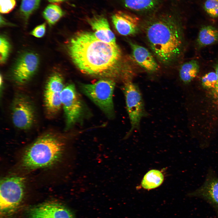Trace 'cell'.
I'll return each instance as SVG.
<instances>
[{
	"mask_svg": "<svg viewBox=\"0 0 218 218\" xmlns=\"http://www.w3.org/2000/svg\"><path fill=\"white\" fill-rule=\"evenodd\" d=\"M68 48L73 62L82 73L102 79L112 80L118 76L121 55L117 44L103 42L93 32L82 31L71 39Z\"/></svg>",
	"mask_w": 218,
	"mask_h": 218,
	"instance_id": "1",
	"label": "cell"
},
{
	"mask_svg": "<svg viewBox=\"0 0 218 218\" xmlns=\"http://www.w3.org/2000/svg\"><path fill=\"white\" fill-rule=\"evenodd\" d=\"M144 32L150 49L162 63H172L181 54L183 45V31L175 19L164 17L154 20L146 25Z\"/></svg>",
	"mask_w": 218,
	"mask_h": 218,
	"instance_id": "2",
	"label": "cell"
},
{
	"mask_svg": "<svg viewBox=\"0 0 218 218\" xmlns=\"http://www.w3.org/2000/svg\"><path fill=\"white\" fill-rule=\"evenodd\" d=\"M63 144L56 135L49 134L38 139L25 150L22 158L24 167L31 169L52 165L61 156Z\"/></svg>",
	"mask_w": 218,
	"mask_h": 218,
	"instance_id": "3",
	"label": "cell"
},
{
	"mask_svg": "<svg viewBox=\"0 0 218 218\" xmlns=\"http://www.w3.org/2000/svg\"><path fill=\"white\" fill-rule=\"evenodd\" d=\"M115 82L112 79H101L93 84H82V92L93 102L110 118L114 117L113 94Z\"/></svg>",
	"mask_w": 218,
	"mask_h": 218,
	"instance_id": "4",
	"label": "cell"
},
{
	"mask_svg": "<svg viewBox=\"0 0 218 218\" xmlns=\"http://www.w3.org/2000/svg\"><path fill=\"white\" fill-rule=\"evenodd\" d=\"M126 107L131 124L128 135L138 129L141 119L147 115L140 90L135 84L129 81L125 82L122 89Z\"/></svg>",
	"mask_w": 218,
	"mask_h": 218,
	"instance_id": "5",
	"label": "cell"
},
{
	"mask_svg": "<svg viewBox=\"0 0 218 218\" xmlns=\"http://www.w3.org/2000/svg\"><path fill=\"white\" fill-rule=\"evenodd\" d=\"M24 181L20 177L5 178L1 181L0 206L1 211L6 212L16 207L24 195Z\"/></svg>",
	"mask_w": 218,
	"mask_h": 218,
	"instance_id": "6",
	"label": "cell"
},
{
	"mask_svg": "<svg viewBox=\"0 0 218 218\" xmlns=\"http://www.w3.org/2000/svg\"><path fill=\"white\" fill-rule=\"evenodd\" d=\"M61 98L66 119V128H70L79 121L84 113L82 102L74 85L69 84L61 92Z\"/></svg>",
	"mask_w": 218,
	"mask_h": 218,
	"instance_id": "7",
	"label": "cell"
},
{
	"mask_svg": "<svg viewBox=\"0 0 218 218\" xmlns=\"http://www.w3.org/2000/svg\"><path fill=\"white\" fill-rule=\"evenodd\" d=\"M12 118L13 123L17 128L26 130L33 125L35 119L33 107L25 96L17 95L12 106Z\"/></svg>",
	"mask_w": 218,
	"mask_h": 218,
	"instance_id": "8",
	"label": "cell"
},
{
	"mask_svg": "<svg viewBox=\"0 0 218 218\" xmlns=\"http://www.w3.org/2000/svg\"><path fill=\"white\" fill-rule=\"evenodd\" d=\"M39 63L38 56L35 53L27 52L17 59L12 70L14 80L18 83L27 82L36 72Z\"/></svg>",
	"mask_w": 218,
	"mask_h": 218,
	"instance_id": "9",
	"label": "cell"
},
{
	"mask_svg": "<svg viewBox=\"0 0 218 218\" xmlns=\"http://www.w3.org/2000/svg\"><path fill=\"white\" fill-rule=\"evenodd\" d=\"M30 218H74L71 211L62 204L56 202H48L31 209Z\"/></svg>",
	"mask_w": 218,
	"mask_h": 218,
	"instance_id": "10",
	"label": "cell"
},
{
	"mask_svg": "<svg viewBox=\"0 0 218 218\" xmlns=\"http://www.w3.org/2000/svg\"><path fill=\"white\" fill-rule=\"evenodd\" d=\"M112 21L115 29L121 35H133L138 31L140 20L135 15L119 11L112 16Z\"/></svg>",
	"mask_w": 218,
	"mask_h": 218,
	"instance_id": "11",
	"label": "cell"
},
{
	"mask_svg": "<svg viewBox=\"0 0 218 218\" xmlns=\"http://www.w3.org/2000/svg\"><path fill=\"white\" fill-rule=\"evenodd\" d=\"M190 194L204 199L218 209V178L214 174L208 175L203 184Z\"/></svg>",
	"mask_w": 218,
	"mask_h": 218,
	"instance_id": "12",
	"label": "cell"
},
{
	"mask_svg": "<svg viewBox=\"0 0 218 218\" xmlns=\"http://www.w3.org/2000/svg\"><path fill=\"white\" fill-rule=\"evenodd\" d=\"M130 44L133 57L137 63L149 72H155L157 70V63L147 49L134 42H130Z\"/></svg>",
	"mask_w": 218,
	"mask_h": 218,
	"instance_id": "13",
	"label": "cell"
},
{
	"mask_svg": "<svg viewBox=\"0 0 218 218\" xmlns=\"http://www.w3.org/2000/svg\"><path fill=\"white\" fill-rule=\"evenodd\" d=\"M88 22L97 39L107 43L116 44L115 36L105 17L100 16H95L89 19Z\"/></svg>",
	"mask_w": 218,
	"mask_h": 218,
	"instance_id": "14",
	"label": "cell"
},
{
	"mask_svg": "<svg viewBox=\"0 0 218 218\" xmlns=\"http://www.w3.org/2000/svg\"><path fill=\"white\" fill-rule=\"evenodd\" d=\"M218 42V30L210 25L204 26L200 28L197 42L200 47L212 45Z\"/></svg>",
	"mask_w": 218,
	"mask_h": 218,
	"instance_id": "15",
	"label": "cell"
},
{
	"mask_svg": "<svg viewBox=\"0 0 218 218\" xmlns=\"http://www.w3.org/2000/svg\"><path fill=\"white\" fill-rule=\"evenodd\" d=\"M199 70V64L196 60H192L184 63L179 70L180 78L184 83H189L196 77Z\"/></svg>",
	"mask_w": 218,
	"mask_h": 218,
	"instance_id": "16",
	"label": "cell"
},
{
	"mask_svg": "<svg viewBox=\"0 0 218 218\" xmlns=\"http://www.w3.org/2000/svg\"><path fill=\"white\" fill-rule=\"evenodd\" d=\"M164 176L160 171L152 170L144 176L141 182L142 187L144 189L150 190L160 186L164 180Z\"/></svg>",
	"mask_w": 218,
	"mask_h": 218,
	"instance_id": "17",
	"label": "cell"
},
{
	"mask_svg": "<svg viewBox=\"0 0 218 218\" xmlns=\"http://www.w3.org/2000/svg\"><path fill=\"white\" fill-rule=\"evenodd\" d=\"M60 92L45 93L44 101L48 113L51 115L55 114L61 108L62 103Z\"/></svg>",
	"mask_w": 218,
	"mask_h": 218,
	"instance_id": "18",
	"label": "cell"
},
{
	"mask_svg": "<svg viewBox=\"0 0 218 218\" xmlns=\"http://www.w3.org/2000/svg\"><path fill=\"white\" fill-rule=\"evenodd\" d=\"M44 18L51 25L55 24L64 15V12L58 5L54 4L48 5L43 12Z\"/></svg>",
	"mask_w": 218,
	"mask_h": 218,
	"instance_id": "19",
	"label": "cell"
},
{
	"mask_svg": "<svg viewBox=\"0 0 218 218\" xmlns=\"http://www.w3.org/2000/svg\"><path fill=\"white\" fill-rule=\"evenodd\" d=\"M64 88L62 77L60 74L55 73L49 78L45 93H61Z\"/></svg>",
	"mask_w": 218,
	"mask_h": 218,
	"instance_id": "20",
	"label": "cell"
},
{
	"mask_svg": "<svg viewBox=\"0 0 218 218\" xmlns=\"http://www.w3.org/2000/svg\"><path fill=\"white\" fill-rule=\"evenodd\" d=\"M126 7L135 11L147 10L153 7L157 0H123Z\"/></svg>",
	"mask_w": 218,
	"mask_h": 218,
	"instance_id": "21",
	"label": "cell"
},
{
	"mask_svg": "<svg viewBox=\"0 0 218 218\" xmlns=\"http://www.w3.org/2000/svg\"><path fill=\"white\" fill-rule=\"evenodd\" d=\"M41 0H22L20 11L26 19L38 7Z\"/></svg>",
	"mask_w": 218,
	"mask_h": 218,
	"instance_id": "22",
	"label": "cell"
},
{
	"mask_svg": "<svg viewBox=\"0 0 218 218\" xmlns=\"http://www.w3.org/2000/svg\"><path fill=\"white\" fill-rule=\"evenodd\" d=\"M203 8L209 15L213 18L218 17V1L216 0H205Z\"/></svg>",
	"mask_w": 218,
	"mask_h": 218,
	"instance_id": "23",
	"label": "cell"
},
{
	"mask_svg": "<svg viewBox=\"0 0 218 218\" xmlns=\"http://www.w3.org/2000/svg\"><path fill=\"white\" fill-rule=\"evenodd\" d=\"M218 77L215 72L212 71L206 74L202 78L203 86L206 88H215L217 84Z\"/></svg>",
	"mask_w": 218,
	"mask_h": 218,
	"instance_id": "24",
	"label": "cell"
},
{
	"mask_svg": "<svg viewBox=\"0 0 218 218\" xmlns=\"http://www.w3.org/2000/svg\"><path fill=\"white\" fill-rule=\"evenodd\" d=\"M0 41V61L2 64L5 62L8 56L10 46L8 41L4 37L1 36Z\"/></svg>",
	"mask_w": 218,
	"mask_h": 218,
	"instance_id": "25",
	"label": "cell"
},
{
	"mask_svg": "<svg viewBox=\"0 0 218 218\" xmlns=\"http://www.w3.org/2000/svg\"><path fill=\"white\" fill-rule=\"evenodd\" d=\"M16 5L15 0H0V11L2 13L10 12Z\"/></svg>",
	"mask_w": 218,
	"mask_h": 218,
	"instance_id": "26",
	"label": "cell"
},
{
	"mask_svg": "<svg viewBox=\"0 0 218 218\" xmlns=\"http://www.w3.org/2000/svg\"><path fill=\"white\" fill-rule=\"evenodd\" d=\"M46 31V23H44L36 27L31 34L37 38H41L45 35Z\"/></svg>",
	"mask_w": 218,
	"mask_h": 218,
	"instance_id": "27",
	"label": "cell"
},
{
	"mask_svg": "<svg viewBox=\"0 0 218 218\" xmlns=\"http://www.w3.org/2000/svg\"><path fill=\"white\" fill-rule=\"evenodd\" d=\"M215 72H216V73L217 74V76L218 77V64L216 65L215 67ZM215 89H216V91L218 93V80L217 84L216 85V88H215Z\"/></svg>",
	"mask_w": 218,
	"mask_h": 218,
	"instance_id": "28",
	"label": "cell"
},
{
	"mask_svg": "<svg viewBox=\"0 0 218 218\" xmlns=\"http://www.w3.org/2000/svg\"><path fill=\"white\" fill-rule=\"evenodd\" d=\"M50 2L53 3H58L68 0H48Z\"/></svg>",
	"mask_w": 218,
	"mask_h": 218,
	"instance_id": "29",
	"label": "cell"
},
{
	"mask_svg": "<svg viewBox=\"0 0 218 218\" xmlns=\"http://www.w3.org/2000/svg\"><path fill=\"white\" fill-rule=\"evenodd\" d=\"M2 82H3V79H2V76L1 75V76H0V85L1 86L2 85Z\"/></svg>",
	"mask_w": 218,
	"mask_h": 218,
	"instance_id": "30",
	"label": "cell"
},
{
	"mask_svg": "<svg viewBox=\"0 0 218 218\" xmlns=\"http://www.w3.org/2000/svg\"><path fill=\"white\" fill-rule=\"evenodd\" d=\"M217 0V1H218V0Z\"/></svg>",
	"mask_w": 218,
	"mask_h": 218,
	"instance_id": "31",
	"label": "cell"
}]
</instances>
